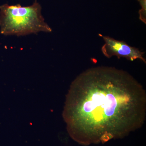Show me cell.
I'll return each instance as SVG.
<instances>
[{
  "instance_id": "6da1fadb",
  "label": "cell",
  "mask_w": 146,
  "mask_h": 146,
  "mask_svg": "<svg viewBox=\"0 0 146 146\" xmlns=\"http://www.w3.org/2000/svg\"><path fill=\"white\" fill-rule=\"evenodd\" d=\"M146 114L141 84L126 71L100 66L72 82L63 117L71 138L86 145L123 138L143 126Z\"/></svg>"
},
{
  "instance_id": "7a4b0ae2",
  "label": "cell",
  "mask_w": 146,
  "mask_h": 146,
  "mask_svg": "<svg viewBox=\"0 0 146 146\" xmlns=\"http://www.w3.org/2000/svg\"><path fill=\"white\" fill-rule=\"evenodd\" d=\"M0 31L6 36H22L49 33L52 29L42 15V6L35 1L27 6L8 4L0 6Z\"/></svg>"
},
{
  "instance_id": "3957f363",
  "label": "cell",
  "mask_w": 146,
  "mask_h": 146,
  "mask_svg": "<svg viewBox=\"0 0 146 146\" xmlns=\"http://www.w3.org/2000/svg\"><path fill=\"white\" fill-rule=\"evenodd\" d=\"M103 39L104 44L102 47L103 54L108 58L116 56L118 58H124L133 61L139 59L146 63L145 52L135 47L131 46L123 41L116 40L109 36L99 34Z\"/></svg>"
},
{
  "instance_id": "277c9868",
  "label": "cell",
  "mask_w": 146,
  "mask_h": 146,
  "mask_svg": "<svg viewBox=\"0 0 146 146\" xmlns=\"http://www.w3.org/2000/svg\"><path fill=\"white\" fill-rule=\"evenodd\" d=\"M141 6L138 11L139 19L143 23L146 24V0H136Z\"/></svg>"
}]
</instances>
